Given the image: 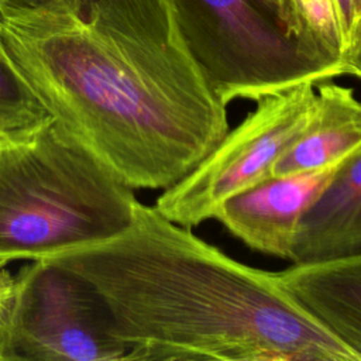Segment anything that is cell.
Wrapping results in <instances>:
<instances>
[{
	"mask_svg": "<svg viewBox=\"0 0 361 361\" xmlns=\"http://www.w3.org/2000/svg\"><path fill=\"white\" fill-rule=\"evenodd\" d=\"M0 48L44 110L133 189H166L228 131L168 0L0 16Z\"/></svg>",
	"mask_w": 361,
	"mask_h": 361,
	"instance_id": "6da1fadb",
	"label": "cell"
},
{
	"mask_svg": "<svg viewBox=\"0 0 361 361\" xmlns=\"http://www.w3.org/2000/svg\"><path fill=\"white\" fill-rule=\"evenodd\" d=\"M90 281L130 361H358L278 282L138 200L106 240L44 258Z\"/></svg>",
	"mask_w": 361,
	"mask_h": 361,
	"instance_id": "7a4b0ae2",
	"label": "cell"
},
{
	"mask_svg": "<svg viewBox=\"0 0 361 361\" xmlns=\"http://www.w3.org/2000/svg\"><path fill=\"white\" fill-rule=\"evenodd\" d=\"M133 190L51 117L0 151V259H38L118 234L133 220Z\"/></svg>",
	"mask_w": 361,
	"mask_h": 361,
	"instance_id": "3957f363",
	"label": "cell"
},
{
	"mask_svg": "<svg viewBox=\"0 0 361 361\" xmlns=\"http://www.w3.org/2000/svg\"><path fill=\"white\" fill-rule=\"evenodd\" d=\"M179 35L223 104L343 76L310 52L268 0H168Z\"/></svg>",
	"mask_w": 361,
	"mask_h": 361,
	"instance_id": "277c9868",
	"label": "cell"
},
{
	"mask_svg": "<svg viewBox=\"0 0 361 361\" xmlns=\"http://www.w3.org/2000/svg\"><path fill=\"white\" fill-rule=\"evenodd\" d=\"M14 279L11 307L0 330V361L127 360L128 347L116 334L109 305L80 274L31 259Z\"/></svg>",
	"mask_w": 361,
	"mask_h": 361,
	"instance_id": "5b68a950",
	"label": "cell"
},
{
	"mask_svg": "<svg viewBox=\"0 0 361 361\" xmlns=\"http://www.w3.org/2000/svg\"><path fill=\"white\" fill-rule=\"evenodd\" d=\"M314 83L262 97L255 109L178 182L164 189L155 209L168 220L196 227L214 220L231 196L272 176L275 162L307 124L313 111Z\"/></svg>",
	"mask_w": 361,
	"mask_h": 361,
	"instance_id": "8992f818",
	"label": "cell"
},
{
	"mask_svg": "<svg viewBox=\"0 0 361 361\" xmlns=\"http://www.w3.org/2000/svg\"><path fill=\"white\" fill-rule=\"evenodd\" d=\"M348 157L313 171L271 176L227 199L214 220L250 250L289 261L300 219Z\"/></svg>",
	"mask_w": 361,
	"mask_h": 361,
	"instance_id": "52a82bcc",
	"label": "cell"
},
{
	"mask_svg": "<svg viewBox=\"0 0 361 361\" xmlns=\"http://www.w3.org/2000/svg\"><path fill=\"white\" fill-rule=\"evenodd\" d=\"M361 255V149L351 154L305 212L290 264Z\"/></svg>",
	"mask_w": 361,
	"mask_h": 361,
	"instance_id": "ba28073f",
	"label": "cell"
},
{
	"mask_svg": "<svg viewBox=\"0 0 361 361\" xmlns=\"http://www.w3.org/2000/svg\"><path fill=\"white\" fill-rule=\"evenodd\" d=\"M279 285L361 361V255L292 264Z\"/></svg>",
	"mask_w": 361,
	"mask_h": 361,
	"instance_id": "9c48e42d",
	"label": "cell"
},
{
	"mask_svg": "<svg viewBox=\"0 0 361 361\" xmlns=\"http://www.w3.org/2000/svg\"><path fill=\"white\" fill-rule=\"evenodd\" d=\"M302 133L275 162L272 176L292 175L338 162L361 149V100L353 87L323 80Z\"/></svg>",
	"mask_w": 361,
	"mask_h": 361,
	"instance_id": "30bf717a",
	"label": "cell"
},
{
	"mask_svg": "<svg viewBox=\"0 0 361 361\" xmlns=\"http://www.w3.org/2000/svg\"><path fill=\"white\" fill-rule=\"evenodd\" d=\"M289 1L299 41L313 54L341 66L345 41L336 0Z\"/></svg>",
	"mask_w": 361,
	"mask_h": 361,
	"instance_id": "8fae6325",
	"label": "cell"
},
{
	"mask_svg": "<svg viewBox=\"0 0 361 361\" xmlns=\"http://www.w3.org/2000/svg\"><path fill=\"white\" fill-rule=\"evenodd\" d=\"M0 114L41 124L51 118L0 48Z\"/></svg>",
	"mask_w": 361,
	"mask_h": 361,
	"instance_id": "7c38bea8",
	"label": "cell"
},
{
	"mask_svg": "<svg viewBox=\"0 0 361 361\" xmlns=\"http://www.w3.org/2000/svg\"><path fill=\"white\" fill-rule=\"evenodd\" d=\"M79 0H0V16H32L76 11Z\"/></svg>",
	"mask_w": 361,
	"mask_h": 361,
	"instance_id": "4fadbf2b",
	"label": "cell"
},
{
	"mask_svg": "<svg viewBox=\"0 0 361 361\" xmlns=\"http://www.w3.org/2000/svg\"><path fill=\"white\" fill-rule=\"evenodd\" d=\"M44 123L34 124L0 114V151L27 142Z\"/></svg>",
	"mask_w": 361,
	"mask_h": 361,
	"instance_id": "5bb4252c",
	"label": "cell"
},
{
	"mask_svg": "<svg viewBox=\"0 0 361 361\" xmlns=\"http://www.w3.org/2000/svg\"><path fill=\"white\" fill-rule=\"evenodd\" d=\"M336 3L343 25L347 51L361 38V0H336Z\"/></svg>",
	"mask_w": 361,
	"mask_h": 361,
	"instance_id": "9a60e30c",
	"label": "cell"
},
{
	"mask_svg": "<svg viewBox=\"0 0 361 361\" xmlns=\"http://www.w3.org/2000/svg\"><path fill=\"white\" fill-rule=\"evenodd\" d=\"M16 279L7 269V262L0 259V330L3 329L14 296Z\"/></svg>",
	"mask_w": 361,
	"mask_h": 361,
	"instance_id": "2e32d148",
	"label": "cell"
},
{
	"mask_svg": "<svg viewBox=\"0 0 361 361\" xmlns=\"http://www.w3.org/2000/svg\"><path fill=\"white\" fill-rule=\"evenodd\" d=\"M343 75H353L361 80V38L353 44L341 61Z\"/></svg>",
	"mask_w": 361,
	"mask_h": 361,
	"instance_id": "e0dca14e",
	"label": "cell"
},
{
	"mask_svg": "<svg viewBox=\"0 0 361 361\" xmlns=\"http://www.w3.org/2000/svg\"><path fill=\"white\" fill-rule=\"evenodd\" d=\"M268 1L278 10V13L281 14L283 23L286 24L288 30L290 31V34L298 38L296 21H295V16H293V11H292V7H290V1L289 0H268Z\"/></svg>",
	"mask_w": 361,
	"mask_h": 361,
	"instance_id": "ac0fdd59",
	"label": "cell"
}]
</instances>
